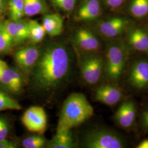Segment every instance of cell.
Here are the masks:
<instances>
[{"mask_svg":"<svg viewBox=\"0 0 148 148\" xmlns=\"http://www.w3.org/2000/svg\"><path fill=\"white\" fill-rule=\"evenodd\" d=\"M29 38L33 42L38 43L42 41L46 32L43 25L36 21L32 20L27 22Z\"/></svg>","mask_w":148,"mask_h":148,"instance_id":"cell-19","label":"cell"},{"mask_svg":"<svg viewBox=\"0 0 148 148\" xmlns=\"http://www.w3.org/2000/svg\"><path fill=\"white\" fill-rule=\"evenodd\" d=\"M100 13L99 0H85L79 10L77 18L81 21H92L99 16Z\"/></svg>","mask_w":148,"mask_h":148,"instance_id":"cell-16","label":"cell"},{"mask_svg":"<svg viewBox=\"0 0 148 148\" xmlns=\"http://www.w3.org/2000/svg\"><path fill=\"white\" fill-rule=\"evenodd\" d=\"M106 4L111 8H117L121 5L124 0H105Z\"/></svg>","mask_w":148,"mask_h":148,"instance_id":"cell-29","label":"cell"},{"mask_svg":"<svg viewBox=\"0 0 148 148\" xmlns=\"http://www.w3.org/2000/svg\"><path fill=\"white\" fill-rule=\"evenodd\" d=\"M4 25L12 37L13 42H21L27 38H29L27 23L21 22L19 21L6 22L4 24Z\"/></svg>","mask_w":148,"mask_h":148,"instance_id":"cell-15","label":"cell"},{"mask_svg":"<svg viewBox=\"0 0 148 148\" xmlns=\"http://www.w3.org/2000/svg\"><path fill=\"white\" fill-rule=\"evenodd\" d=\"M3 25H4V24H3L2 23H1V22L0 21V31L1 30V29H2V27H3Z\"/></svg>","mask_w":148,"mask_h":148,"instance_id":"cell-34","label":"cell"},{"mask_svg":"<svg viewBox=\"0 0 148 148\" xmlns=\"http://www.w3.org/2000/svg\"><path fill=\"white\" fill-rule=\"evenodd\" d=\"M127 21L120 17H114L101 23L99 29L106 37L114 38L120 35L127 24Z\"/></svg>","mask_w":148,"mask_h":148,"instance_id":"cell-12","label":"cell"},{"mask_svg":"<svg viewBox=\"0 0 148 148\" xmlns=\"http://www.w3.org/2000/svg\"><path fill=\"white\" fill-rule=\"evenodd\" d=\"M136 148H148V139L143 140V141H142L138 145Z\"/></svg>","mask_w":148,"mask_h":148,"instance_id":"cell-32","label":"cell"},{"mask_svg":"<svg viewBox=\"0 0 148 148\" xmlns=\"http://www.w3.org/2000/svg\"><path fill=\"white\" fill-rule=\"evenodd\" d=\"M45 10V5L43 0H24V12L26 16H35Z\"/></svg>","mask_w":148,"mask_h":148,"instance_id":"cell-20","label":"cell"},{"mask_svg":"<svg viewBox=\"0 0 148 148\" xmlns=\"http://www.w3.org/2000/svg\"><path fill=\"white\" fill-rule=\"evenodd\" d=\"M37 48L29 46L19 49L14 54V59L17 65L23 71H30L37 62L40 56Z\"/></svg>","mask_w":148,"mask_h":148,"instance_id":"cell-10","label":"cell"},{"mask_svg":"<svg viewBox=\"0 0 148 148\" xmlns=\"http://www.w3.org/2000/svg\"><path fill=\"white\" fill-rule=\"evenodd\" d=\"M21 121L28 131L42 135L47 128V117L43 108L33 106L24 112Z\"/></svg>","mask_w":148,"mask_h":148,"instance_id":"cell-5","label":"cell"},{"mask_svg":"<svg viewBox=\"0 0 148 148\" xmlns=\"http://www.w3.org/2000/svg\"><path fill=\"white\" fill-rule=\"evenodd\" d=\"M128 52L122 42L111 43L108 48L104 63L106 76L112 84H117L120 80L127 63Z\"/></svg>","mask_w":148,"mask_h":148,"instance_id":"cell-3","label":"cell"},{"mask_svg":"<svg viewBox=\"0 0 148 148\" xmlns=\"http://www.w3.org/2000/svg\"><path fill=\"white\" fill-rule=\"evenodd\" d=\"M18 144L16 141H12L7 139H4L0 141V148H16Z\"/></svg>","mask_w":148,"mask_h":148,"instance_id":"cell-28","label":"cell"},{"mask_svg":"<svg viewBox=\"0 0 148 148\" xmlns=\"http://www.w3.org/2000/svg\"><path fill=\"white\" fill-rule=\"evenodd\" d=\"M94 109L84 95L74 93L64 102L57 130H71L93 115Z\"/></svg>","mask_w":148,"mask_h":148,"instance_id":"cell-2","label":"cell"},{"mask_svg":"<svg viewBox=\"0 0 148 148\" xmlns=\"http://www.w3.org/2000/svg\"><path fill=\"white\" fill-rule=\"evenodd\" d=\"M54 5L64 11H72L75 7L76 0H52Z\"/></svg>","mask_w":148,"mask_h":148,"instance_id":"cell-26","label":"cell"},{"mask_svg":"<svg viewBox=\"0 0 148 148\" xmlns=\"http://www.w3.org/2000/svg\"><path fill=\"white\" fill-rule=\"evenodd\" d=\"M12 37L7 30L5 25L0 31V53L7 51L12 46Z\"/></svg>","mask_w":148,"mask_h":148,"instance_id":"cell-25","label":"cell"},{"mask_svg":"<svg viewBox=\"0 0 148 148\" xmlns=\"http://www.w3.org/2000/svg\"><path fill=\"white\" fill-rule=\"evenodd\" d=\"M0 84L6 91L13 94H17L23 89V78L18 69L8 67L2 73Z\"/></svg>","mask_w":148,"mask_h":148,"instance_id":"cell-9","label":"cell"},{"mask_svg":"<svg viewBox=\"0 0 148 148\" xmlns=\"http://www.w3.org/2000/svg\"><path fill=\"white\" fill-rule=\"evenodd\" d=\"M46 143V140L41 135H34L24 139L22 145L25 148H42Z\"/></svg>","mask_w":148,"mask_h":148,"instance_id":"cell-24","label":"cell"},{"mask_svg":"<svg viewBox=\"0 0 148 148\" xmlns=\"http://www.w3.org/2000/svg\"><path fill=\"white\" fill-rule=\"evenodd\" d=\"M133 16L140 18L148 14V0H133L130 8Z\"/></svg>","mask_w":148,"mask_h":148,"instance_id":"cell-21","label":"cell"},{"mask_svg":"<svg viewBox=\"0 0 148 148\" xmlns=\"http://www.w3.org/2000/svg\"><path fill=\"white\" fill-rule=\"evenodd\" d=\"M75 40L82 50L87 52L97 51L100 46L98 39L88 30L80 29L76 34Z\"/></svg>","mask_w":148,"mask_h":148,"instance_id":"cell-13","label":"cell"},{"mask_svg":"<svg viewBox=\"0 0 148 148\" xmlns=\"http://www.w3.org/2000/svg\"><path fill=\"white\" fill-rule=\"evenodd\" d=\"M128 82L136 90L148 88V60L140 59L132 64L128 75Z\"/></svg>","mask_w":148,"mask_h":148,"instance_id":"cell-7","label":"cell"},{"mask_svg":"<svg viewBox=\"0 0 148 148\" xmlns=\"http://www.w3.org/2000/svg\"><path fill=\"white\" fill-rule=\"evenodd\" d=\"M136 106L132 101H123L114 115V120L117 125L124 129L132 127L136 117Z\"/></svg>","mask_w":148,"mask_h":148,"instance_id":"cell-8","label":"cell"},{"mask_svg":"<svg viewBox=\"0 0 148 148\" xmlns=\"http://www.w3.org/2000/svg\"><path fill=\"white\" fill-rule=\"evenodd\" d=\"M82 145L87 148H123L126 144L116 133L107 130H96L86 134Z\"/></svg>","mask_w":148,"mask_h":148,"instance_id":"cell-4","label":"cell"},{"mask_svg":"<svg viewBox=\"0 0 148 148\" xmlns=\"http://www.w3.org/2000/svg\"><path fill=\"white\" fill-rule=\"evenodd\" d=\"M94 95L96 101L106 106H114L121 99L123 94L116 86L104 85L97 88Z\"/></svg>","mask_w":148,"mask_h":148,"instance_id":"cell-11","label":"cell"},{"mask_svg":"<svg viewBox=\"0 0 148 148\" xmlns=\"http://www.w3.org/2000/svg\"><path fill=\"white\" fill-rule=\"evenodd\" d=\"M71 62L68 51L63 46L54 45L40 53L32 68V82L38 90L45 92L54 90L67 79Z\"/></svg>","mask_w":148,"mask_h":148,"instance_id":"cell-1","label":"cell"},{"mask_svg":"<svg viewBox=\"0 0 148 148\" xmlns=\"http://www.w3.org/2000/svg\"><path fill=\"white\" fill-rule=\"evenodd\" d=\"M142 123L143 128L148 132V109L144 111L142 114Z\"/></svg>","mask_w":148,"mask_h":148,"instance_id":"cell-30","label":"cell"},{"mask_svg":"<svg viewBox=\"0 0 148 148\" xmlns=\"http://www.w3.org/2000/svg\"><path fill=\"white\" fill-rule=\"evenodd\" d=\"M8 67V66L5 62L0 60V79H1V76L2 75L3 72Z\"/></svg>","mask_w":148,"mask_h":148,"instance_id":"cell-31","label":"cell"},{"mask_svg":"<svg viewBox=\"0 0 148 148\" xmlns=\"http://www.w3.org/2000/svg\"><path fill=\"white\" fill-rule=\"evenodd\" d=\"M11 18L13 21H18L24 16V0H10L9 2Z\"/></svg>","mask_w":148,"mask_h":148,"instance_id":"cell-23","label":"cell"},{"mask_svg":"<svg viewBox=\"0 0 148 148\" xmlns=\"http://www.w3.org/2000/svg\"><path fill=\"white\" fill-rule=\"evenodd\" d=\"M75 145L71 130H57V133L48 143V148H71Z\"/></svg>","mask_w":148,"mask_h":148,"instance_id":"cell-18","label":"cell"},{"mask_svg":"<svg viewBox=\"0 0 148 148\" xmlns=\"http://www.w3.org/2000/svg\"><path fill=\"white\" fill-rule=\"evenodd\" d=\"M3 5V0H0V11L2 9Z\"/></svg>","mask_w":148,"mask_h":148,"instance_id":"cell-33","label":"cell"},{"mask_svg":"<svg viewBox=\"0 0 148 148\" xmlns=\"http://www.w3.org/2000/svg\"><path fill=\"white\" fill-rule=\"evenodd\" d=\"M9 132L8 123L5 119L0 117V141L6 139Z\"/></svg>","mask_w":148,"mask_h":148,"instance_id":"cell-27","label":"cell"},{"mask_svg":"<svg viewBox=\"0 0 148 148\" xmlns=\"http://www.w3.org/2000/svg\"><path fill=\"white\" fill-rule=\"evenodd\" d=\"M21 106L15 99L3 92H0V111L7 110H19Z\"/></svg>","mask_w":148,"mask_h":148,"instance_id":"cell-22","label":"cell"},{"mask_svg":"<svg viewBox=\"0 0 148 148\" xmlns=\"http://www.w3.org/2000/svg\"><path fill=\"white\" fill-rule=\"evenodd\" d=\"M43 26L51 36L59 35L63 31V19L58 14H47L43 18Z\"/></svg>","mask_w":148,"mask_h":148,"instance_id":"cell-17","label":"cell"},{"mask_svg":"<svg viewBox=\"0 0 148 148\" xmlns=\"http://www.w3.org/2000/svg\"><path fill=\"white\" fill-rule=\"evenodd\" d=\"M128 42L136 51L148 52V33L140 28L134 29L128 34Z\"/></svg>","mask_w":148,"mask_h":148,"instance_id":"cell-14","label":"cell"},{"mask_svg":"<svg viewBox=\"0 0 148 148\" xmlns=\"http://www.w3.org/2000/svg\"><path fill=\"white\" fill-rule=\"evenodd\" d=\"M104 63L103 58L97 56H90L83 59L81 64V74L87 84L95 85L99 81Z\"/></svg>","mask_w":148,"mask_h":148,"instance_id":"cell-6","label":"cell"}]
</instances>
